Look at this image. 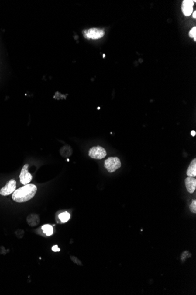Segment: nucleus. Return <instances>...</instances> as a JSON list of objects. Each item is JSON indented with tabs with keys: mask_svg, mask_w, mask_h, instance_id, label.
<instances>
[{
	"mask_svg": "<svg viewBox=\"0 0 196 295\" xmlns=\"http://www.w3.org/2000/svg\"><path fill=\"white\" fill-rule=\"evenodd\" d=\"M104 165L108 172L113 173L121 167V162L118 157H111L105 161Z\"/></svg>",
	"mask_w": 196,
	"mask_h": 295,
	"instance_id": "obj_2",
	"label": "nucleus"
},
{
	"mask_svg": "<svg viewBox=\"0 0 196 295\" xmlns=\"http://www.w3.org/2000/svg\"><path fill=\"white\" fill-rule=\"evenodd\" d=\"M196 11H194V12H193V17L194 18H195L196 17Z\"/></svg>",
	"mask_w": 196,
	"mask_h": 295,
	"instance_id": "obj_18",
	"label": "nucleus"
},
{
	"mask_svg": "<svg viewBox=\"0 0 196 295\" xmlns=\"http://www.w3.org/2000/svg\"><path fill=\"white\" fill-rule=\"evenodd\" d=\"M89 156L94 159H102L106 156V151L101 146H95L89 150Z\"/></svg>",
	"mask_w": 196,
	"mask_h": 295,
	"instance_id": "obj_3",
	"label": "nucleus"
},
{
	"mask_svg": "<svg viewBox=\"0 0 196 295\" xmlns=\"http://www.w3.org/2000/svg\"><path fill=\"white\" fill-rule=\"evenodd\" d=\"M196 27H193L190 31L189 33V35L191 38H196Z\"/></svg>",
	"mask_w": 196,
	"mask_h": 295,
	"instance_id": "obj_15",
	"label": "nucleus"
},
{
	"mask_svg": "<svg viewBox=\"0 0 196 295\" xmlns=\"http://www.w3.org/2000/svg\"><path fill=\"white\" fill-rule=\"evenodd\" d=\"M42 230L43 233L48 236H50L53 234V227L50 225H45L42 226Z\"/></svg>",
	"mask_w": 196,
	"mask_h": 295,
	"instance_id": "obj_11",
	"label": "nucleus"
},
{
	"mask_svg": "<svg viewBox=\"0 0 196 295\" xmlns=\"http://www.w3.org/2000/svg\"><path fill=\"white\" fill-rule=\"evenodd\" d=\"M17 183L15 180H11L0 190V194L4 196H9L14 193L16 189Z\"/></svg>",
	"mask_w": 196,
	"mask_h": 295,
	"instance_id": "obj_5",
	"label": "nucleus"
},
{
	"mask_svg": "<svg viewBox=\"0 0 196 295\" xmlns=\"http://www.w3.org/2000/svg\"><path fill=\"white\" fill-rule=\"evenodd\" d=\"M70 259L72 260V261H73L74 263L77 264V265H79V266H82V264L81 261L80 260H79V259L77 258V257H75V256H70Z\"/></svg>",
	"mask_w": 196,
	"mask_h": 295,
	"instance_id": "obj_14",
	"label": "nucleus"
},
{
	"mask_svg": "<svg viewBox=\"0 0 196 295\" xmlns=\"http://www.w3.org/2000/svg\"><path fill=\"white\" fill-rule=\"evenodd\" d=\"M37 191L34 184H28L15 190L12 195V198L18 203H24L33 199Z\"/></svg>",
	"mask_w": 196,
	"mask_h": 295,
	"instance_id": "obj_1",
	"label": "nucleus"
},
{
	"mask_svg": "<svg viewBox=\"0 0 196 295\" xmlns=\"http://www.w3.org/2000/svg\"><path fill=\"white\" fill-rule=\"evenodd\" d=\"M194 2L191 0H184L182 3V11L186 16H190L193 10Z\"/></svg>",
	"mask_w": 196,
	"mask_h": 295,
	"instance_id": "obj_7",
	"label": "nucleus"
},
{
	"mask_svg": "<svg viewBox=\"0 0 196 295\" xmlns=\"http://www.w3.org/2000/svg\"><path fill=\"white\" fill-rule=\"evenodd\" d=\"M196 133L195 131H192L191 132V135H192L193 136H194L196 135Z\"/></svg>",
	"mask_w": 196,
	"mask_h": 295,
	"instance_id": "obj_17",
	"label": "nucleus"
},
{
	"mask_svg": "<svg viewBox=\"0 0 196 295\" xmlns=\"http://www.w3.org/2000/svg\"><path fill=\"white\" fill-rule=\"evenodd\" d=\"M190 211L193 213H196V200H193L191 203V204H190Z\"/></svg>",
	"mask_w": 196,
	"mask_h": 295,
	"instance_id": "obj_13",
	"label": "nucleus"
},
{
	"mask_svg": "<svg viewBox=\"0 0 196 295\" xmlns=\"http://www.w3.org/2000/svg\"><path fill=\"white\" fill-rule=\"evenodd\" d=\"M26 222L29 226L34 227L40 223V217L36 214H31L27 217Z\"/></svg>",
	"mask_w": 196,
	"mask_h": 295,
	"instance_id": "obj_9",
	"label": "nucleus"
},
{
	"mask_svg": "<svg viewBox=\"0 0 196 295\" xmlns=\"http://www.w3.org/2000/svg\"><path fill=\"white\" fill-rule=\"evenodd\" d=\"M28 164L24 165L21 170V173L19 174L20 182L24 186L29 184V183L33 179V176L31 175V174L28 172Z\"/></svg>",
	"mask_w": 196,
	"mask_h": 295,
	"instance_id": "obj_4",
	"label": "nucleus"
},
{
	"mask_svg": "<svg viewBox=\"0 0 196 295\" xmlns=\"http://www.w3.org/2000/svg\"><path fill=\"white\" fill-rule=\"evenodd\" d=\"M58 217H59L60 220L61 221V222L66 223L69 220L70 216V214L68 213L67 211H65V212H62V213H60Z\"/></svg>",
	"mask_w": 196,
	"mask_h": 295,
	"instance_id": "obj_12",
	"label": "nucleus"
},
{
	"mask_svg": "<svg viewBox=\"0 0 196 295\" xmlns=\"http://www.w3.org/2000/svg\"><path fill=\"white\" fill-rule=\"evenodd\" d=\"M52 250L53 252H60V249L58 248V246H57V245H55V246H53L52 247Z\"/></svg>",
	"mask_w": 196,
	"mask_h": 295,
	"instance_id": "obj_16",
	"label": "nucleus"
},
{
	"mask_svg": "<svg viewBox=\"0 0 196 295\" xmlns=\"http://www.w3.org/2000/svg\"><path fill=\"white\" fill-rule=\"evenodd\" d=\"M186 189L190 193H193L196 188V180L192 177H188L185 180Z\"/></svg>",
	"mask_w": 196,
	"mask_h": 295,
	"instance_id": "obj_8",
	"label": "nucleus"
},
{
	"mask_svg": "<svg viewBox=\"0 0 196 295\" xmlns=\"http://www.w3.org/2000/svg\"><path fill=\"white\" fill-rule=\"evenodd\" d=\"M105 34L104 31L103 30L98 29V28H91L89 29L86 34V36L87 38H92V39H99L103 37Z\"/></svg>",
	"mask_w": 196,
	"mask_h": 295,
	"instance_id": "obj_6",
	"label": "nucleus"
},
{
	"mask_svg": "<svg viewBox=\"0 0 196 295\" xmlns=\"http://www.w3.org/2000/svg\"><path fill=\"white\" fill-rule=\"evenodd\" d=\"M187 175L189 177H195L196 176V159L194 158L190 165H189V167L188 168L187 170Z\"/></svg>",
	"mask_w": 196,
	"mask_h": 295,
	"instance_id": "obj_10",
	"label": "nucleus"
}]
</instances>
